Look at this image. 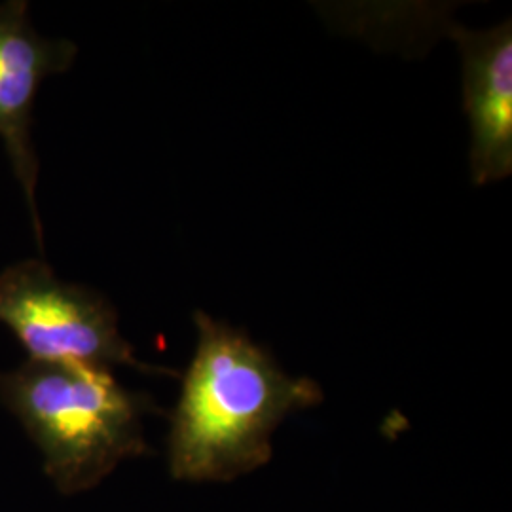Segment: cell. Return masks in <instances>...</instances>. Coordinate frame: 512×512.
<instances>
[{
	"label": "cell",
	"mask_w": 512,
	"mask_h": 512,
	"mask_svg": "<svg viewBox=\"0 0 512 512\" xmlns=\"http://www.w3.org/2000/svg\"><path fill=\"white\" fill-rule=\"evenodd\" d=\"M194 323L196 351L169 425V473L181 482H230L264 467L277 427L321 404L323 391L285 372L245 332L205 311Z\"/></svg>",
	"instance_id": "obj_1"
},
{
	"label": "cell",
	"mask_w": 512,
	"mask_h": 512,
	"mask_svg": "<svg viewBox=\"0 0 512 512\" xmlns=\"http://www.w3.org/2000/svg\"><path fill=\"white\" fill-rule=\"evenodd\" d=\"M0 403L37 444L59 494L88 492L120 463L150 452L143 418L154 403L105 366L27 359L0 372Z\"/></svg>",
	"instance_id": "obj_2"
},
{
	"label": "cell",
	"mask_w": 512,
	"mask_h": 512,
	"mask_svg": "<svg viewBox=\"0 0 512 512\" xmlns=\"http://www.w3.org/2000/svg\"><path fill=\"white\" fill-rule=\"evenodd\" d=\"M0 323L14 332L29 361L169 374L137 359L103 294L59 279L44 260L27 258L0 272Z\"/></svg>",
	"instance_id": "obj_3"
},
{
	"label": "cell",
	"mask_w": 512,
	"mask_h": 512,
	"mask_svg": "<svg viewBox=\"0 0 512 512\" xmlns=\"http://www.w3.org/2000/svg\"><path fill=\"white\" fill-rule=\"evenodd\" d=\"M76 44L67 38H46L29 18L25 0L0 4V139L10 158L31 211L38 251L44 232L38 217V156L33 145V107L42 82L73 65Z\"/></svg>",
	"instance_id": "obj_4"
},
{
	"label": "cell",
	"mask_w": 512,
	"mask_h": 512,
	"mask_svg": "<svg viewBox=\"0 0 512 512\" xmlns=\"http://www.w3.org/2000/svg\"><path fill=\"white\" fill-rule=\"evenodd\" d=\"M463 80V107L471 129V177L476 186L512 173V25L454 27Z\"/></svg>",
	"instance_id": "obj_5"
}]
</instances>
